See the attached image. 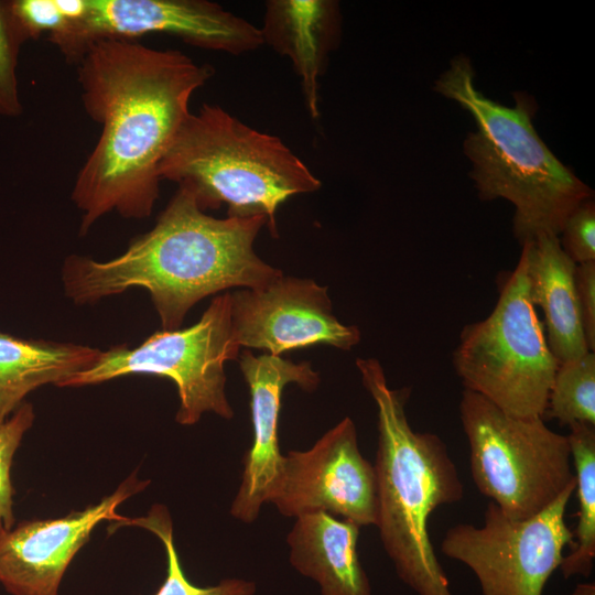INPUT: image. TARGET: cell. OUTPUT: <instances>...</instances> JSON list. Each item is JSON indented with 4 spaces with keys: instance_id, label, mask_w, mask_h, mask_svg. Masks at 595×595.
Listing matches in <instances>:
<instances>
[{
    "instance_id": "1",
    "label": "cell",
    "mask_w": 595,
    "mask_h": 595,
    "mask_svg": "<svg viewBox=\"0 0 595 595\" xmlns=\"http://www.w3.org/2000/svg\"><path fill=\"white\" fill-rule=\"evenodd\" d=\"M75 65L85 111L101 130L71 195L85 236L111 212L152 214L160 163L191 113V97L214 71L180 51L119 39L94 42Z\"/></svg>"
},
{
    "instance_id": "2",
    "label": "cell",
    "mask_w": 595,
    "mask_h": 595,
    "mask_svg": "<svg viewBox=\"0 0 595 595\" xmlns=\"http://www.w3.org/2000/svg\"><path fill=\"white\" fill-rule=\"evenodd\" d=\"M267 224L262 216L215 218L199 207L188 185L178 184L154 227L118 257L68 256L62 268L65 295L84 305L141 288L162 329H178L204 298L230 288H262L283 274L253 249Z\"/></svg>"
},
{
    "instance_id": "3",
    "label": "cell",
    "mask_w": 595,
    "mask_h": 595,
    "mask_svg": "<svg viewBox=\"0 0 595 595\" xmlns=\"http://www.w3.org/2000/svg\"><path fill=\"white\" fill-rule=\"evenodd\" d=\"M356 366L377 408L375 526L383 548L400 580L418 595H453L428 521L437 507L463 499L458 470L439 435L411 428L410 389H391L375 358H358Z\"/></svg>"
},
{
    "instance_id": "4",
    "label": "cell",
    "mask_w": 595,
    "mask_h": 595,
    "mask_svg": "<svg viewBox=\"0 0 595 595\" xmlns=\"http://www.w3.org/2000/svg\"><path fill=\"white\" fill-rule=\"evenodd\" d=\"M470 61L458 55L433 89L468 111L477 130L464 140L469 172L482 201L505 198L516 208L512 231L519 244L560 236L570 214L593 198V190L569 170L537 133L532 96L515 93V107L500 105L475 87Z\"/></svg>"
},
{
    "instance_id": "5",
    "label": "cell",
    "mask_w": 595,
    "mask_h": 595,
    "mask_svg": "<svg viewBox=\"0 0 595 595\" xmlns=\"http://www.w3.org/2000/svg\"><path fill=\"white\" fill-rule=\"evenodd\" d=\"M159 175L188 185L205 212L226 204L228 217H266L273 237L279 206L321 187L280 138L208 104L187 116L160 163Z\"/></svg>"
},
{
    "instance_id": "6",
    "label": "cell",
    "mask_w": 595,
    "mask_h": 595,
    "mask_svg": "<svg viewBox=\"0 0 595 595\" xmlns=\"http://www.w3.org/2000/svg\"><path fill=\"white\" fill-rule=\"evenodd\" d=\"M453 366L465 389L515 416L543 418L559 361L552 354L520 255L491 313L462 329Z\"/></svg>"
},
{
    "instance_id": "7",
    "label": "cell",
    "mask_w": 595,
    "mask_h": 595,
    "mask_svg": "<svg viewBox=\"0 0 595 595\" xmlns=\"http://www.w3.org/2000/svg\"><path fill=\"white\" fill-rule=\"evenodd\" d=\"M458 410L473 482L508 518L533 517L575 485L567 435L549 429L543 418L508 414L467 389Z\"/></svg>"
},
{
    "instance_id": "8",
    "label": "cell",
    "mask_w": 595,
    "mask_h": 595,
    "mask_svg": "<svg viewBox=\"0 0 595 595\" xmlns=\"http://www.w3.org/2000/svg\"><path fill=\"white\" fill-rule=\"evenodd\" d=\"M231 323L230 293L213 298L192 326L158 331L136 347L127 344L101 350L95 365L79 371L61 387L97 385L130 375L171 379L178 392L176 422L192 425L206 412L231 419L226 397L225 364L239 357Z\"/></svg>"
},
{
    "instance_id": "9",
    "label": "cell",
    "mask_w": 595,
    "mask_h": 595,
    "mask_svg": "<svg viewBox=\"0 0 595 595\" xmlns=\"http://www.w3.org/2000/svg\"><path fill=\"white\" fill-rule=\"evenodd\" d=\"M575 485L541 512L512 520L493 501L480 527L458 523L441 543L445 556L465 564L476 575L482 595H542L552 573L560 569L574 532L565 510Z\"/></svg>"
},
{
    "instance_id": "10",
    "label": "cell",
    "mask_w": 595,
    "mask_h": 595,
    "mask_svg": "<svg viewBox=\"0 0 595 595\" xmlns=\"http://www.w3.org/2000/svg\"><path fill=\"white\" fill-rule=\"evenodd\" d=\"M164 33L205 50L240 55L260 47L261 29L206 0H86L84 15L47 36L68 63L104 39Z\"/></svg>"
},
{
    "instance_id": "11",
    "label": "cell",
    "mask_w": 595,
    "mask_h": 595,
    "mask_svg": "<svg viewBox=\"0 0 595 595\" xmlns=\"http://www.w3.org/2000/svg\"><path fill=\"white\" fill-rule=\"evenodd\" d=\"M271 502L288 517L324 511L359 527L376 523V472L359 451L350 418L311 448L284 456L282 479Z\"/></svg>"
},
{
    "instance_id": "12",
    "label": "cell",
    "mask_w": 595,
    "mask_h": 595,
    "mask_svg": "<svg viewBox=\"0 0 595 595\" xmlns=\"http://www.w3.org/2000/svg\"><path fill=\"white\" fill-rule=\"evenodd\" d=\"M231 323L238 346L281 356L313 345L349 350L360 331L333 313L327 288L283 274L258 289L230 293Z\"/></svg>"
},
{
    "instance_id": "13",
    "label": "cell",
    "mask_w": 595,
    "mask_h": 595,
    "mask_svg": "<svg viewBox=\"0 0 595 595\" xmlns=\"http://www.w3.org/2000/svg\"><path fill=\"white\" fill-rule=\"evenodd\" d=\"M148 482L134 475L98 504L69 515L20 522L0 536V583L12 595H58L73 558L101 521L125 519L117 508Z\"/></svg>"
},
{
    "instance_id": "14",
    "label": "cell",
    "mask_w": 595,
    "mask_h": 595,
    "mask_svg": "<svg viewBox=\"0 0 595 595\" xmlns=\"http://www.w3.org/2000/svg\"><path fill=\"white\" fill-rule=\"evenodd\" d=\"M238 358L250 391L253 437L244 458L242 478L230 512L240 521L252 522L261 506L271 502L283 475L284 456L278 436L282 391L289 383L313 391L320 376L309 361L296 364L281 356H257L248 349Z\"/></svg>"
},
{
    "instance_id": "15",
    "label": "cell",
    "mask_w": 595,
    "mask_h": 595,
    "mask_svg": "<svg viewBox=\"0 0 595 595\" xmlns=\"http://www.w3.org/2000/svg\"><path fill=\"white\" fill-rule=\"evenodd\" d=\"M531 300L544 316L549 347L560 363L591 351L577 303L576 263L559 236L542 235L522 245Z\"/></svg>"
},
{
    "instance_id": "16",
    "label": "cell",
    "mask_w": 595,
    "mask_h": 595,
    "mask_svg": "<svg viewBox=\"0 0 595 595\" xmlns=\"http://www.w3.org/2000/svg\"><path fill=\"white\" fill-rule=\"evenodd\" d=\"M295 518L288 534L291 564L316 581L322 595H371L357 552L360 527L324 511Z\"/></svg>"
},
{
    "instance_id": "17",
    "label": "cell",
    "mask_w": 595,
    "mask_h": 595,
    "mask_svg": "<svg viewBox=\"0 0 595 595\" xmlns=\"http://www.w3.org/2000/svg\"><path fill=\"white\" fill-rule=\"evenodd\" d=\"M264 21V42L291 57L302 78L309 111L316 118L317 76L335 39L336 4L317 0L269 1Z\"/></svg>"
},
{
    "instance_id": "18",
    "label": "cell",
    "mask_w": 595,
    "mask_h": 595,
    "mask_svg": "<svg viewBox=\"0 0 595 595\" xmlns=\"http://www.w3.org/2000/svg\"><path fill=\"white\" fill-rule=\"evenodd\" d=\"M101 350L86 345L25 339L0 331V424L31 391L47 383L61 386L96 364Z\"/></svg>"
},
{
    "instance_id": "19",
    "label": "cell",
    "mask_w": 595,
    "mask_h": 595,
    "mask_svg": "<svg viewBox=\"0 0 595 595\" xmlns=\"http://www.w3.org/2000/svg\"><path fill=\"white\" fill-rule=\"evenodd\" d=\"M569 426L578 511L576 541L564 555L560 570L565 578L588 577L595 559V424L576 422Z\"/></svg>"
},
{
    "instance_id": "20",
    "label": "cell",
    "mask_w": 595,
    "mask_h": 595,
    "mask_svg": "<svg viewBox=\"0 0 595 595\" xmlns=\"http://www.w3.org/2000/svg\"><path fill=\"white\" fill-rule=\"evenodd\" d=\"M547 418L562 425L595 424L594 351L559 364L543 414Z\"/></svg>"
},
{
    "instance_id": "21",
    "label": "cell",
    "mask_w": 595,
    "mask_h": 595,
    "mask_svg": "<svg viewBox=\"0 0 595 595\" xmlns=\"http://www.w3.org/2000/svg\"><path fill=\"white\" fill-rule=\"evenodd\" d=\"M119 526H138L156 536L166 553V577L154 595H253L255 584L244 580H224L215 586L199 587L185 576L174 545L173 524L169 511L162 505H154L148 515L126 518Z\"/></svg>"
},
{
    "instance_id": "22",
    "label": "cell",
    "mask_w": 595,
    "mask_h": 595,
    "mask_svg": "<svg viewBox=\"0 0 595 595\" xmlns=\"http://www.w3.org/2000/svg\"><path fill=\"white\" fill-rule=\"evenodd\" d=\"M34 421L33 407L23 402L0 424V536L13 528V495L11 466L25 432Z\"/></svg>"
},
{
    "instance_id": "23",
    "label": "cell",
    "mask_w": 595,
    "mask_h": 595,
    "mask_svg": "<svg viewBox=\"0 0 595 595\" xmlns=\"http://www.w3.org/2000/svg\"><path fill=\"white\" fill-rule=\"evenodd\" d=\"M12 28L21 43L36 40L43 33L47 36L61 30L66 21L55 0L6 1Z\"/></svg>"
},
{
    "instance_id": "24",
    "label": "cell",
    "mask_w": 595,
    "mask_h": 595,
    "mask_svg": "<svg viewBox=\"0 0 595 595\" xmlns=\"http://www.w3.org/2000/svg\"><path fill=\"white\" fill-rule=\"evenodd\" d=\"M21 41L9 19L6 1H0V115L14 117L22 112L17 80V62Z\"/></svg>"
},
{
    "instance_id": "25",
    "label": "cell",
    "mask_w": 595,
    "mask_h": 595,
    "mask_svg": "<svg viewBox=\"0 0 595 595\" xmlns=\"http://www.w3.org/2000/svg\"><path fill=\"white\" fill-rule=\"evenodd\" d=\"M564 252L576 264L595 261V205L589 198L566 218L560 232Z\"/></svg>"
},
{
    "instance_id": "26",
    "label": "cell",
    "mask_w": 595,
    "mask_h": 595,
    "mask_svg": "<svg viewBox=\"0 0 595 595\" xmlns=\"http://www.w3.org/2000/svg\"><path fill=\"white\" fill-rule=\"evenodd\" d=\"M575 284L578 310L588 349L595 350V261L576 266Z\"/></svg>"
},
{
    "instance_id": "27",
    "label": "cell",
    "mask_w": 595,
    "mask_h": 595,
    "mask_svg": "<svg viewBox=\"0 0 595 595\" xmlns=\"http://www.w3.org/2000/svg\"><path fill=\"white\" fill-rule=\"evenodd\" d=\"M573 595H595V583H578L573 591Z\"/></svg>"
}]
</instances>
